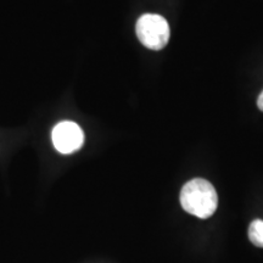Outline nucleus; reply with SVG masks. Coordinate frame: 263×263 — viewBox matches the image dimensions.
<instances>
[{"label":"nucleus","mask_w":263,"mask_h":263,"mask_svg":"<svg viewBox=\"0 0 263 263\" xmlns=\"http://www.w3.org/2000/svg\"><path fill=\"white\" fill-rule=\"evenodd\" d=\"M249 239L252 244L263 248V221L255 219L249 227Z\"/></svg>","instance_id":"4"},{"label":"nucleus","mask_w":263,"mask_h":263,"mask_svg":"<svg viewBox=\"0 0 263 263\" xmlns=\"http://www.w3.org/2000/svg\"><path fill=\"white\" fill-rule=\"evenodd\" d=\"M180 203L190 215L206 219L216 212L218 196L209 180L195 178L184 184L180 192Z\"/></svg>","instance_id":"1"},{"label":"nucleus","mask_w":263,"mask_h":263,"mask_svg":"<svg viewBox=\"0 0 263 263\" xmlns=\"http://www.w3.org/2000/svg\"><path fill=\"white\" fill-rule=\"evenodd\" d=\"M257 106H258L259 110H261L263 112V91L261 94H259V97L257 99Z\"/></svg>","instance_id":"5"},{"label":"nucleus","mask_w":263,"mask_h":263,"mask_svg":"<svg viewBox=\"0 0 263 263\" xmlns=\"http://www.w3.org/2000/svg\"><path fill=\"white\" fill-rule=\"evenodd\" d=\"M52 144L61 154H72L83 145L84 133L77 123L64 121L52 129Z\"/></svg>","instance_id":"3"},{"label":"nucleus","mask_w":263,"mask_h":263,"mask_svg":"<svg viewBox=\"0 0 263 263\" xmlns=\"http://www.w3.org/2000/svg\"><path fill=\"white\" fill-rule=\"evenodd\" d=\"M136 32L141 44L151 50H161L170 41V26L166 18L156 14L140 16Z\"/></svg>","instance_id":"2"}]
</instances>
